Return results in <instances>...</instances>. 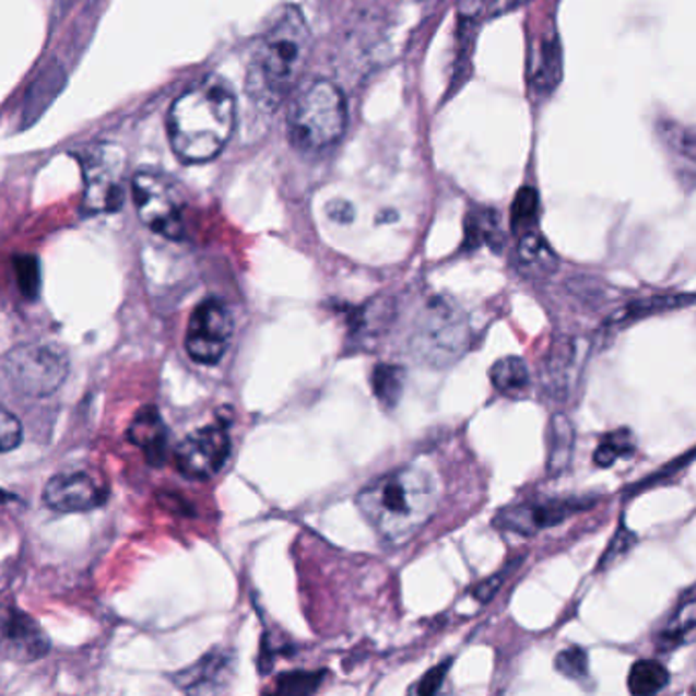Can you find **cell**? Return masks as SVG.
Returning <instances> with one entry per match:
<instances>
[{"label": "cell", "mask_w": 696, "mask_h": 696, "mask_svg": "<svg viewBox=\"0 0 696 696\" xmlns=\"http://www.w3.org/2000/svg\"><path fill=\"white\" fill-rule=\"evenodd\" d=\"M15 272L19 291L23 293L25 298L35 300L39 296V286H42L39 260L33 256H19L15 258Z\"/></svg>", "instance_id": "cell-31"}, {"label": "cell", "mask_w": 696, "mask_h": 696, "mask_svg": "<svg viewBox=\"0 0 696 696\" xmlns=\"http://www.w3.org/2000/svg\"><path fill=\"white\" fill-rule=\"evenodd\" d=\"M233 660L225 651H211L201 662L178 674L176 684L186 693H219L232 679Z\"/></svg>", "instance_id": "cell-15"}, {"label": "cell", "mask_w": 696, "mask_h": 696, "mask_svg": "<svg viewBox=\"0 0 696 696\" xmlns=\"http://www.w3.org/2000/svg\"><path fill=\"white\" fill-rule=\"evenodd\" d=\"M538 192L533 188H523L512 202V229L523 233L538 227Z\"/></svg>", "instance_id": "cell-29"}, {"label": "cell", "mask_w": 696, "mask_h": 696, "mask_svg": "<svg viewBox=\"0 0 696 696\" xmlns=\"http://www.w3.org/2000/svg\"><path fill=\"white\" fill-rule=\"evenodd\" d=\"M670 681V674L664 664L656 660H639L632 665L627 676V688L632 695L650 696L664 691Z\"/></svg>", "instance_id": "cell-26"}, {"label": "cell", "mask_w": 696, "mask_h": 696, "mask_svg": "<svg viewBox=\"0 0 696 696\" xmlns=\"http://www.w3.org/2000/svg\"><path fill=\"white\" fill-rule=\"evenodd\" d=\"M695 603V588L688 587L684 590L676 609L672 611V615L665 620L664 627L658 632L656 637L658 650L674 651L682 646L693 644L696 623Z\"/></svg>", "instance_id": "cell-17"}, {"label": "cell", "mask_w": 696, "mask_h": 696, "mask_svg": "<svg viewBox=\"0 0 696 696\" xmlns=\"http://www.w3.org/2000/svg\"><path fill=\"white\" fill-rule=\"evenodd\" d=\"M107 500V486L89 472H62L47 480L44 503L58 512L93 511Z\"/></svg>", "instance_id": "cell-14"}, {"label": "cell", "mask_w": 696, "mask_h": 696, "mask_svg": "<svg viewBox=\"0 0 696 696\" xmlns=\"http://www.w3.org/2000/svg\"><path fill=\"white\" fill-rule=\"evenodd\" d=\"M237 121L232 86L219 76H204L188 86L172 105L168 135L172 150L185 162H207L223 152Z\"/></svg>", "instance_id": "cell-2"}, {"label": "cell", "mask_w": 696, "mask_h": 696, "mask_svg": "<svg viewBox=\"0 0 696 696\" xmlns=\"http://www.w3.org/2000/svg\"><path fill=\"white\" fill-rule=\"evenodd\" d=\"M517 564H519V559L509 564L503 573L495 574L493 578H488L486 582H482V585L474 590V594H476V599H479L480 603H488V601H493V599H495L498 588L505 585V578L515 570V566H517Z\"/></svg>", "instance_id": "cell-36"}, {"label": "cell", "mask_w": 696, "mask_h": 696, "mask_svg": "<svg viewBox=\"0 0 696 696\" xmlns=\"http://www.w3.org/2000/svg\"><path fill=\"white\" fill-rule=\"evenodd\" d=\"M347 125V105L340 86L315 80L294 98L288 113V138L300 152H323L341 140Z\"/></svg>", "instance_id": "cell-4"}, {"label": "cell", "mask_w": 696, "mask_h": 696, "mask_svg": "<svg viewBox=\"0 0 696 696\" xmlns=\"http://www.w3.org/2000/svg\"><path fill=\"white\" fill-rule=\"evenodd\" d=\"M131 192L138 215L145 227L166 239H182V202L176 192V186L164 174L138 172L131 182Z\"/></svg>", "instance_id": "cell-7"}, {"label": "cell", "mask_w": 696, "mask_h": 696, "mask_svg": "<svg viewBox=\"0 0 696 696\" xmlns=\"http://www.w3.org/2000/svg\"><path fill=\"white\" fill-rule=\"evenodd\" d=\"M574 444H576V432H574L573 421L557 413L550 421V429H547V474L550 476H559L570 468Z\"/></svg>", "instance_id": "cell-19"}, {"label": "cell", "mask_w": 696, "mask_h": 696, "mask_svg": "<svg viewBox=\"0 0 696 696\" xmlns=\"http://www.w3.org/2000/svg\"><path fill=\"white\" fill-rule=\"evenodd\" d=\"M309 47V25L300 9H282L249 60L246 93L258 109L262 113L279 109L305 68Z\"/></svg>", "instance_id": "cell-3"}, {"label": "cell", "mask_w": 696, "mask_h": 696, "mask_svg": "<svg viewBox=\"0 0 696 696\" xmlns=\"http://www.w3.org/2000/svg\"><path fill=\"white\" fill-rule=\"evenodd\" d=\"M526 2H529V0H495L493 2V13L495 15H505V13H509V11L526 4Z\"/></svg>", "instance_id": "cell-37"}, {"label": "cell", "mask_w": 696, "mask_h": 696, "mask_svg": "<svg viewBox=\"0 0 696 696\" xmlns=\"http://www.w3.org/2000/svg\"><path fill=\"white\" fill-rule=\"evenodd\" d=\"M227 427L229 418H219L217 423L186 435L174 453L180 474L190 480H209L219 474L232 453Z\"/></svg>", "instance_id": "cell-10"}, {"label": "cell", "mask_w": 696, "mask_h": 696, "mask_svg": "<svg viewBox=\"0 0 696 696\" xmlns=\"http://www.w3.org/2000/svg\"><path fill=\"white\" fill-rule=\"evenodd\" d=\"M491 380L496 392L509 399L523 397L531 387V374L523 357L507 356L496 359L491 368Z\"/></svg>", "instance_id": "cell-22"}, {"label": "cell", "mask_w": 696, "mask_h": 696, "mask_svg": "<svg viewBox=\"0 0 696 696\" xmlns=\"http://www.w3.org/2000/svg\"><path fill=\"white\" fill-rule=\"evenodd\" d=\"M82 164V207L86 213H115L125 201L127 155L115 143H93L80 154Z\"/></svg>", "instance_id": "cell-6"}, {"label": "cell", "mask_w": 696, "mask_h": 696, "mask_svg": "<svg viewBox=\"0 0 696 696\" xmlns=\"http://www.w3.org/2000/svg\"><path fill=\"white\" fill-rule=\"evenodd\" d=\"M482 244L493 249L503 246V235L498 232L493 213H482L479 217H470V221H465V248H479Z\"/></svg>", "instance_id": "cell-28"}, {"label": "cell", "mask_w": 696, "mask_h": 696, "mask_svg": "<svg viewBox=\"0 0 696 696\" xmlns=\"http://www.w3.org/2000/svg\"><path fill=\"white\" fill-rule=\"evenodd\" d=\"M562 78V51L556 35H547L538 47V56L531 68V82L538 91L552 93Z\"/></svg>", "instance_id": "cell-23"}, {"label": "cell", "mask_w": 696, "mask_h": 696, "mask_svg": "<svg viewBox=\"0 0 696 696\" xmlns=\"http://www.w3.org/2000/svg\"><path fill=\"white\" fill-rule=\"evenodd\" d=\"M590 343L582 338H559L552 343L547 356L543 359V387L545 392L557 401L568 403L582 385L587 368Z\"/></svg>", "instance_id": "cell-12"}, {"label": "cell", "mask_w": 696, "mask_h": 696, "mask_svg": "<svg viewBox=\"0 0 696 696\" xmlns=\"http://www.w3.org/2000/svg\"><path fill=\"white\" fill-rule=\"evenodd\" d=\"M449 664H451V660H446L444 664L435 665L432 668L421 681H418L417 686L413 688V693H417L421 696H429L435 695L439 688H441V684L446 681V674H448Z\"/></svg>", "instance_id": "cell-35"}, {"label": "cell", "mask_w": 696, "mask_h": 696, "mask_svg": "<svg viewBox=\"0 0 696 696\" xmlns=\"http://www.w3.org/2000/svg\"><path fill=\"white\" fill-rule=\"evenodd\" d=\"M634 543V531H629L627 527L621 523L620 529H617V533H615V538H613V542L609 543V547H606L604 556L601 557V562H599V570H606V568L615 566V562H620L621 557L632 552Z\"/></svg>", "instance_id": "cell-34"}, {"label": "cell", "mask_w": 696, "mask_h": 696, "mask_svg": "<svg viewBox=\"0 0 696 696\" xmlns=\"http://www.w3.org/2000/svg\"><path fill=\"white\" fill-rule=\"evenodd\" d=\"M635 441L634 434L629 429H617L611 434L603 435L601 444L594 449L592 462L599 468H611L623 458L634 456Z\"/></svg>", "instance_id": "cell-27"}, {"label": "cell", "mask_w": 696, "mask_h": 696, "mask_svg": "<svg viewBox=\"0 0 696 696\" xmlns=\"http://www.w3.org/2000/svg\"><path fill=\"white\" fill-rule=\"evenodd\" d=\"M556 670L570 679V681L582 682L588 679V653L587 650L574 646L559 651L556 656Z\"/></svg>", "instance_id": "cell-32"}, {"label": "cell", "mask_w": 696, "mask_h": 696, "mask_svg": "<svg viewBox=\"0 0 696 696\" xmlns=\"http://www.w3.org/2000/svg\"><path fill=\"white\" fill-rule=\"evenodd\" d=\"M323 682V672H288V674H282L276 686H274V693L276 695H312L317 693V688L321 686Z\"/></svg>", "instance_id": "cell-30"}, {"label": "cell", "mask_w": 696, "mask_h": 696, "mask_svg": "<svg viewBox=\"0 0 696 696\" xmlns=\"http://www.w3.org/2000/svg\"><path fill=\"white\" fill-rule=\"evenodd\" d=\"M63 86V72L60 66H47L39 78L33 82L32 91L27 94V103L23 117L27 123L39 119V115L54 103V98L60 94Z\"/></svg>", "instance_id": "cell-24"}, {"label": "cell", "mask_w": 696, "mask_h": 696, "mask_svg": "<svg viewBox=\"0 0 696 696\" xmlns=\"http://www.w3.org/2000/svg\"><path fill=\"white\" fill-rule=\"evenodd\" d=\"M127 439L143 449L145 460L152 465H160L166 458L168 429L155 406H143L131 421L127 429Z\"/></svg>", "instance_id": "cell-16"}, {"label": "cell", "mask_w": 696, "mask_h": 696, "mask_svg": "<svg viewBox=\"0 0 696 696\" xmlns=\"http://www.w3.org/2000/svg\"><path fill=\"white\" fill-rule=\"evenodd\" d=\"M4 371L21 392L46 397L62 385L68 359L54 345H25L4 359Z\"/></svg>", "instance_id": "cell-9"}, {"label": "cell", "mask_w": 696, "mask_h": 696, "mask_svg": "<svg viewBox=\"0 0 696 696\" xmlns=\"http://www.w3.org/2000/svg\"><path fill=\"white\" fill-rule=\"evenodd\" d=\"M693 300H695L693 294H656V296H646V298L634 300V303L625 305L617 312H613L606 319L604 327L611 329V331H617L621 327H627L629 323L644 319V317H650V315L691 307Z\"/></svg>", "instance_id": "cell-18"}, {"label": "cell", "mask_w": 696, "mask_h": 696, "mask_svg": "<svg viewBox=\"0 0 696 696\" xmlns=\"http://www.w3.org/2000/svg\"><path fill=\"white\" fill-rule=\"evenodd\" d=\"M519 263L527 274L543 279L554 274L557 268V258L554 249L547 246L538 227L519 233V248H517Z\"/></svg>", "instance_id": "cell-20"}, {"label": "cell", "mask_w": 696, "mask_h": 696, "mask_svg": "<svg viewBox=\"0 0 696 696\" xmlns=\"http://www.w3.org/2000/svg\"><path fill=\"white\" fill-rule=\"evenodd\" d=\"M470 341L465 315L449 298L435 296L418 312L409 347L413 357L429 368H446L460 359Z\"/></svg>", "instance_id": "cell-5"}, {"label": "cell", "mask_w": 696, "mask_h": 696, "mask_svg": "<svg viewBox=\"0 0 696 696\" xmlns=\"http://www.w3.org/2000/svg\"><path fill=\"white\" fill-rule=\"evenodd\" d=\"M392 321V305L388 303H368L366 307L350 315V338L354 343H371L380 340Z\"/></svg>", "instance_id": "cell-21"}, {"label": "cell", "mask_w": 696, "mask_h": 696, "mask_svg": "<svg viewBox=\"0 0 696 696\" xmlns=\"http://www.w3.org/2000/svg\"><path fill=\"white\" fill-rule=\"evenodd\" d=\"M597 500L590 496H570V498H542L512 505L498 511L495 526L503 531L519 535H538L540 531L552 529L566 519H573L578 512L588 511Z\"/></svg>", "instance_id": "cell-11"}, {"label": "cell", "mask_w": 696, "mask_h": 696, "mask_svg": "<svg viewBox=\"0 0 696 696\" xmlns=\"http://www.w3.org/2000/svg\"><path fill=\"white\" fill-rule=\"evenodd\" d=\"M49 637L42 625L13 604H0V656L16 662L32 664L49 653Z\"/></svg>", "instance_id": "cell-13"}, {"label": "cell", "mask_w": 696, "mask_h": 696, "mask_svg": "<svg viewBox=\"0 0 696 696\" xmlns=\"http://www.w3.org/2000/svg\"><path fill=\"white\" fill-rule=\"evenodd\" d=\"M232 338V310L219 298H207L190 315L186 327V352L199 364L215 366L227 354Z\"/></svg>", "instance_id": "cell-8"}, {"label": "cell", "mask_w": 696, "mask_h": 696, "mask_svg": "<svg viewBox=\"0 0 696 696\" xmlns=\"http://www.w3.org/2000/svg\"><path fill=\"white\" fill-rule=\"evenodd\" d=\"M23 441V425L7 406L0 404V453L13 451Z\"/></svg>", "instance_id": "cell-33"}, {"label": "cell", "mask_w": 696, "mask_h": 696, "mask_svg": "<svg viewBox=\"0 0 696 696\" xmlns=\"http://www.w3.org/2000/svg\"><path fill=\"white\" fill-rule=\"evenodd\" d=\"M404 378L406 371L403 366L397 364H376L371 370L370 382L374 397L378 399V403L382 404V409L392 411L397 409V404L401 401L404 390Z\"/></svg>", "instance_id": "cell-25"}, {"label": "cell", "mask_w": 696, "mask_h": 696, "mask_svg": "<svg viewBox=\"0 0 696 696\" xmlns=\"http://www.w3.org/2000/svg\"><path fill=\"white\" fill-rule=\"evenodd\" d=\"M439 503V484L429 465L394 468L374 480L356 496V505L380 542L390 547L415 538L434 517Z\"/></svg>", "instance_id": "cell-1"}]
</instances>
